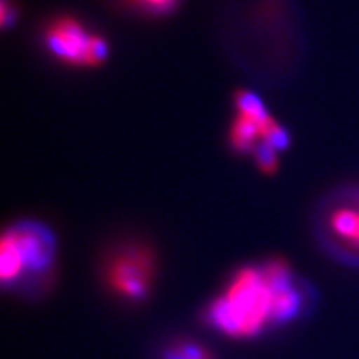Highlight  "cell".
<instances>
[{
    "mask_svg": "<svg viewBox=\"0 0 359 359\" xmlns=\"http://www.w3.org/2000/svg\"><path fill=\"white\" fill-rule=\"evenodd\" d=\"M163 359H211L204 347L194 343H180L166 351Z\"/></svg>",
    "mask_w": 359,
    "mask_h": 359,
    "instance_id": "obj_8",
    "label": "cell"
},
{
    "mask_svg": "<svg viewBox=\"0 0 359 359\" xmlns=\"http://www.w3.org/2000/svg\"><path fill=\"white\" fill-rule=\"evenodd\" d=\"M144 11L153 14H166L177 6L178 0H133Z\"/></svg>",
    "mask_w": 359,
    "mask_h": 359,
    "instance_id": "obj_10",
    "label": "cell"
},
{
    "mask_svg": "<svg viewBox=\"0 0 359 359\" xmlns=\"http://www.w3.org/2000/svg\"><path fill=\"white\" fill-rule=\"evenodd\" d=\"M47 50L59 60L74 66H96L108 57V43L92 35L80 21L60 17L50 22L43 32Z\"/></svg>",
    "mask_w": 359,
    "mask_h": 359,
    "instance_id": "obj_4",
    "label": "cell"
},
{
    "mask_svg": "<svg viewBox=\"0 0 359 359\" xmlns=\"http://www.w3.org/2000/svg\"><path fill=\"white\" fill-rule=\"evenodd\" d=\"M276 150L273 147H269L266 142H261L257 145L255 154H256V161L259 163L264 171H273L276 165H277V157H276Z\"/></svg>",
    "mask_w": 359,
    "mask_h": 359,
    "instance_id": "obj_9",
    "label": "cell"
},
{
    "mask_svg": "<svg viewBox=\"0 0 359 359\" xmlns=\"http://www.w3.org/2000/svg\"><path fill=\"white\" fill-rule=\"evenodd\" d=\"M237 107L240 109V114L252 117L255 120L259 121H266L271 117L268 116V112L265 111V107L262 104V100L255 96L253 93L249 92H241L237 96Z\"/></svg>",
    "mask_w": 359,
    "mask_h": 359,
    "instance_id": "obj_7",
    "label": "cell"
},
{
    "mask_svg": "<svg viewBox=\"0 0 359 359\" xmlns=\"http://www.w3.org/2000/svg\"><path fill=\"white\" fill-rule=\"evenodd\" d=\"M109 282L121 297L144 299L151 282V262L147 255L137 249L121 252L109 265Z\"/></svg>",
    "mask_w": 359,
    "mask_h": 359,
    "instance_id": "obj_5",
    "label": "cell"
},
{
    "mask_svg": "<svg viewBox=\"0 0 359 359\" xmlns=\"http://www.w3.org/2000/svg\"><path fill=\"white\" fill-rule=\"evenodd\" d=\"M57 256V240L47 224L21 220L2 237L0 278L5 289L27 292L48 278Z\"/></svg>",
    "mask_w": 359,
    "mask_h": 359,
    "instance_id": "obj_2",
    "label": "cell"
},
{
    "mask_svg": "<svg viewBox=\"0 0 359 359\" xmlns=\"http://www.w3.org/2000/svg\"><path fill=\"white\" fill-rule=\"evenodd\" d=\"M271 118L266 121H259L240 114L231 130V142L233 149L240 153H249L252 150H256L257 138H264V133L266 128L271 125Z\"/></svg>",
    "mask_w": 359,
    "mask_h": 359,
    "instance_id": "obj_6",
    "label": "cell"
},
{
    "mask_svg": "<svg viewBox=\"0 0 359 359\" xmlns=\"http://www.w3.org/2000/svg\"><path fill=\"white\" fill-rule=\"evenodd\" d=\"M313 233L323 253L359 269V183L325 195L313 215Z\"/></svg>",
    "mask_w": 359,
    "mask_h": 359,
    "instance_id": "obj_3",
    "label": "cell"
},
{
    "mask_svg": "<svg viewBox=\"0 0 359 359\" xmlns=\"http://www.w3.org/2000/svg\"><path fill=\"white\" fill-rule=\"evenodd\" d=\"M316 295L304 278L280 261L245 266L207 310V320L229 337H256L311 311Z\"/></svg>",
    "mask_w": 359,
    "mask_h": 359,
    "instance_id": "obj_1",
    "label": "cell"
}]
</instances>
